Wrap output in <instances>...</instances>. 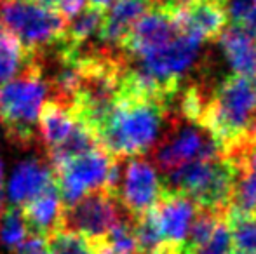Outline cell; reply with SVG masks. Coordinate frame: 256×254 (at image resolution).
Instances as JSON below:
<instances>
[{"label":"cell","mask_w":256,"mask_h":254,"mask_svg":"<svg viewBox=\"0 0 256 254\" xmlns=\"http://www.w3.org/2000/svg\"><path fill=\"white\" fill-rule=\"evenodd\" d=\"M200 124L218 141L223 157L236 160L256 143V78H223L206 101Z\"/></svg>","instance_id":"1"},{"label":"cell","mask_w":256,"mask_h":254,"mask_svg":"<svg viewBox=\"0 0 256 254\" xmlns=\"http://www.w3.org/2000/svg\"><path fill=\"white\" fill-rule=\"evenodd\" d=\"M168 126V110L158 99L117 98L94 131L98 145L114 159L145 155Z\"/></svg>","instance_id":"2"},{"label":"cell","mask_w":256,"mask_h":254,"mask_svg":"<svg viewBox=\"0 0 256 254\" xmlns=\"http://www.w3.org/2000/svg\"><path fill=\"white\" fill-rule=\"evenodd\" d=\"M46 94L49 89L40 68L24 56L23 68L0 89V119L6 138L16 148L42 150L37 117Z\"/></svg>","instance_id":"3"},{"label":"cell","mask_w":256,"mask_h":254,"mask_svg":"<svg viewBox=\"0 0 256 254\" xmlns=\"http://www.w3.org/2000/svg\"><path fill=\"white\" fill-rule=\"evenodd\" d=\"M164 192L185 195L200 209L225 214L232 206L237 167L226 157L197 159L166 173Z\"/></svg>","instance_id":"4"},{"label":"cell","mask_w":256,"mask_h":254,"mask_svg":"<svg viewBox=\"0 0 256 254\" xmlns=\"http://www.w3.org/2000/svg\"><path fill=\"white\" fill-rule=\"evenodd\" d=\"M223 155L218 141L197 120H169L162 138L152 148V164L157 171L169 173L176 167L197 159H212Z\"/></svg>","instance_id":"5"},{"label":"cell","mask_w":256,"mask_h":254,"mask_svg":"<svg viewBox=\"0 0 256 254\" xmlns=\"http://www.w3.org/2000/svg\"><path fill=\"white\" fill-rule=\"evenodd\" d=\"M64 23L60 12L32 0H0V26L10 31L24 51H37L60 40Z\"/></svg>","instance_id":"6"},{"label":"cell","mask_w":256,"mask_h":254,"mask_svg":"<svg viewBox=\"0 0 256 254\" xmlns=\"http://www.w3.org/2000/svg\"><path fill=\"white\" fill-rule=\"evenodd\" d=\"M117 159L104 152L102 146L82 155L72 157L52 167L54 183L60 190L64 206L77 202L86 193L94 190H108L112 173Z\"/></svg>","instance_id":"7"},{"label":"cell","mask_w":256,"mask_h":254,"mask_svg":"<svg viewBox=\"0 0 256 254\" xmlns=\"http://www.w3.org/2000/svg\"><path fill=\"white\" fill-rule=\"evenodd\" d=\"M131 218L117 200L115 193L108 190H94L70 206L63 207L61 228L75 232L88 239L91 244L102 242L118 221Z\"/></svg>","instance_id":"8"},{"label":"cell","mask_w":256,"mask_h":254,"mask_svg":"<svg viewBox=\"0 0 256 254\" xmlns=\"http://www.w3.org/2000/svg\"><path fill=\"white\" fill-rule=\"evenodd\" d=\"M200 49L202 40L180 31L162 47L128 59L143 68L166 92H176L178 82L199 61Z\"/></svg>","instance_id":"9"},{"label":"cell","mask_w":256,"mask_h":254,"mask_svg":"<svg viewBox=\"0 0 256 254\" xmlns=\"http://www.w3.org/2000/svg\"><path fill=\"white\" fill-rule=\"evenodd\" d=\"M164 183L152 160L143 155L120 159L115 197L131 218L152 211L164 195Z\"/></svg>","instance_id":"10"},{"label":"cell","mask_w":256,"mask_h":254,"mask_svg":"<svg viewBox=\"0 0 256 254\" xmlns=\"http://www.w3.org/2000/svg\"><path fill=\"white\" fill-rule=\"evenodd\" d=\"M180 26L176 23L172 12L164 7L152 5L138 21L128 37L122 42V51L126 58H138V56L158 49L171 42L180 33Z\"/></svg>","instance_id":"11"},{"label":"cell","mask_w":256,"mask_h":254,"mask_svg":"<svg viewBox=\"0 0 256 254\" xmlns=\"http://www.w3.org/2000/svg\"><path fill=\"white\" fill-rule=\"evenodd\" d=\"M152 213L164 244L185 249L190 227L199 213V206L185 195L164 193Z\"/></svg>","instance_id":"12"},{"label":"cell","mask_w":256,"mask_h":254,"mask_svg":"<svg viewBox=\"0 0 256 254\" xmlns=\"http://www.w3.org/2000/svg\"><path fill=\"white\" fill-rule=\"evenodd\" d=\"M51 183H54V173L44 152H40L37 157L34 155L30 159H24L12 171L7 185L10 206L23 207Z\"/></svg>","instance_id":"13"},{"label":"cell","mask_w":256,"mask_h":254,"mask_svg":"<svg viewBox=\"0 0 256 254\" xmlns=\"http://www.w3.org/2000/svg\"><path fill=\"white\" fill-rule=\"evenodd\" d=\"M172 16L183 33L202 42L216 38L226 26L225 0H196Z\"/></svg>","instance_id":"14"},{"label":"cell","mask_w":256,"mask_h":254,"mask_svg":"<svg viewBox=\"0 0 256 254\" xmlns=\"http://www.w3.org/2000/svg\"><path fill=\"white\" fill-rule=\"evenodd\" d=\"M152 5V0H114L104 9L98 40L106 47L120 49L134 23Z\"/></svg>","instance_id":"15"},{"label":"cell","mask_w":256,"mask_h":254,"mask_svg":"<svg viewBox=\"0 0 256 254\" xmlns=\"http://www.w3.org/2000/svg\"><path fill=\"white\" fill-rule=\"evenodd\" d=\"M218 45L232 75L256 78V37L240 24L225 26L218 35Z\"/></svg>","instance_id":"16"},{"label":"cell","mask_w":256,"mask_h":254,"mask_svg":"<svg viewBox=\"0 0 256 254\" xmlns=\"http://www.w3.org/2000/svg\"><path fill=\"white\" fill-rule=\"evenodd\" d=\"M77 115L72 103L49 98L38 112V139L44 153L58 148L77 126Z\"/></svg>","instance_id":"17"},{"label":"cell","mask_w":256,"mask_h":254,"mask_svg":"<svg viewBox=\"0 0 256 254\" xmlns=\"http://www.w3.org/2000/svg\"><path fill=\"white\" fill-rule=\"evenodd\" d=\"M63 200H61L60 190L56 183H51L42 193L26 202L21 207L32 235H38L48 239L61 228V214H63Z\"/></svg>","instance_id":"18"},{"label":"cell","mask_w":256,"mask_h":254,"mask_svg":"<svg viewBox=\"0 0 256 254\" xmlns=\"http://www.w3.org/2000/svg\"><path fill=\"white\" fill-rule=\"evenodd\" d=\"M103 14L104 10L98 9V7H82L74 16L66 17L63 38L72 45H82L96 38L103 23Z\"/></svg>","instance_id":"19"},{"label":"cell","mask_w":256,"mask_h":254,"mask_svg":"<svg viewBox=\"0 0 256 254\" xmlns=\"http://www.w3.org/2000/svg\"><path fill=\"white\" fill-rule=\"evenodd\" d=\"M234 242L232 254H256V214L230 209L225 213Z\"/></svg>","instance_id":"20"},{"label":"cell","mask_w":256,"mask_h":254,"mask_svg":"<svg viewBox=\"0 0 256 254\" xmlns=\"http://www.w3.org/2000/svg\"><path fill=\"white\" fill-rule=\"evenodd\" d=\"M30 234L24 216L21 213V207L6 206V209L0 214V246L7 251H16Z\"/></svg>","instance_id":"21"},{"label":"cell","mask_w":256,"mask_h":254,"mask_svg":"<svg viewBox=\"0 0 256 254\" xmlns=\"http://www.w3.org/2000/svg\"><path fill=\"white\" fill-rule=\"evenodd\" d=\"M24 64V47L16 37L0 26V85L14 77Z\"/></svg>","instance_id":"22"},{"label":"cell","mask_w":256,"mask_h":254,"mask_svg":"<svg viewBox=\"0 0 256 254\" xmlns=\"http://www.w3.org/2000/svg\"><path fill=\"white\" fill-rule=\"evenodd\" d=\"M230 209L256 214V169L237 171V183Z\"/></svg>","instance_id":"23"},{"label":"cell","mask_w":256,"mask_h":254,"mask_svg":"<svg viewBox=\"0 0 256 254\" xmlns=\"http://www.w3.org/2000/svg\"><path fill=\"white\" fill-rule=\"evenodd\" d=\"M51 254H92V244L75 232L60 228L46 239Z\"/></svg>","instance_id":"24"},{"label":"cell","mask_w":256,"mask_h":254,"mask_svg":"<svg viewBox=\"0 0 256 254\" xmlns=\"http://www.w3.org/2000/svg\"><path fill=\"white\" fill-rule=\"evenodd\" d=\"M102 242H104L117 254H140L136 235L132 230V218H126V220L118 221Z\"/></svg>","instance_id":"25"},{"label":"cell","mask_w":256,"mask_h":254,"mask_svg":"<svg viewBox=\"0 0 256 254\" xmlns=\"http://www.w3.org/2000/svg\"><path fill=\"white\" fill-rule=\"evenodd\" d=\"M232 253H234L232 234H230V227L226 223L225 216L216 225L211 237L204 244H200L199 248L192 249V254H232Z\"/></svg>","instance_id":"26"},{"label":"cell","mask_w":256,"mask_h":254,"mask_svg":"<svg viewBox=\"0 0 256 254\" xmlns=\"http://www.w3.org/2000/svg\"><path fill=\"white\" fill-rule=\"evenodd\" d=\"M254 0H225V12L226 19L234 24H242L246 14L250 12Z\"/></svg>","instance_id":"27"},{"label":"cell","mask_w":256,"mask_h":254,"mask_svg":"<svg viewBox=\"0 0 256 254\" xmlns=\"http://www.w3.org/2000/svg\"><path fill=\"white\" fill-rule=\"evenodd\" d=\"M14 254H51L46 244V239L38 235H28L26 241L14 251Z\"/></svg>","instance_id":"28"},{"label":"cell","mask_w":256,"mask_h":254,"mask_svg":"<svg viewBox=\"0 0 256 254\" xmlns=\"http://www.w3.org/2000/svg\"><path fill=\"white\" fill-rule=\"evenodd\" d=\"M84 2L86 0H56V12H60L66 19L78 12L84 7Z\"/></svg>","instance_id":"29"},{"label":"cell","mask_w":256,"mask_h":254,"mask_svg":"<svg viewBox=\"0 0 256 254\" xmlns=\"http://www.w3.org/2000/svg\"><path fill=\"white\" fill-rule=\"evenodd\" d=\"M240 26H244L251 35H254V37H256V0L253 2L250 12L246 14V17H244V21H242V24H240Z\"/></svg>","instance_id":"30"},{"label":"cell","mask_w":256,"mask_h":254,"mask_svg":"<svg viewBox=\"0 0 256 254\" xmlns=\"http://www.w3.org/2000/svg\"><path fill=\"white\" fill-rule=\"evenodd\" d=\"M88 2H89V5H92V7H98V9L104 10L108 5H110L112 2H114V0H88Z\"/></svg>","instance_id":"31"},{"label":"cell","mask_w":256,"mask_h":254,"mask_svg":"<svg viewBox=\"0 0 256 254\" xmlns=\"http://www.w3.org/2000/svg\"><path fill=\"white\" fill-rule=\"evenodd\" d=\"M178 254H190V253H185V251H182V253H178Z\"/></svg>","instance_id":"32"}]
</instances>
